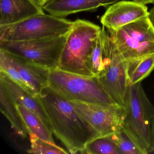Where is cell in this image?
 Masks as SVG:
<instances>
[{
    "instance_id": "6da1fadb",
    "label": "cell",
    "mask_w": 154,
    "mask_h": 154,
    "mask_svg": "<svg viewBox=\"0 0 154 154\" xmlns=\"http://www.w3.org/2000/svg\"><path fill=\"white\" fill-rule=\"evenodd\" d=\"M37 96L50 120L53 134L69 153H83L85 144L100 136L77 112L70 101L48 86Z\"/></svg>"
},
{
    "instance_id": "7a4b0ae2",
    "label": "cell",
    "mask_w": 154,
    "mask_h": 154,
    "mask_svg": "<svg viewBox=\"0 0 154 154\" xmlns=\"http://www.w3.org/2000/svg\"><path fill=\"white\" fill-rule=\"evenodd\" d=\"M101 28L90 21L77 20L66 35L57 68L86 76H94L89 66L94 45Z\"/></svg>"
},
{
    "instance_id": "3957f363",
    "label": "cell",
    "mask_w": 154,
    "mask_h": 154,
    "mask_svg": "<svg viewBox=\"0 0 154 154\" xmlns=\"http://www.w3.org/2000/svg\"><path fill=\"white\" fill-rule=\"evenodd\" d=\"M48 86L69 101L122 108L96 76H84L57 67L49 69Z\"/></svg>"
},
{
    "instance_id": "277c9868",
    "label": "cell",
    "mask_w": 154,
    "mask_h": 154,
    "mask_svg": "<svg viewBox=\"0 0 154 154\" xmlns=\"http://www.w3.org/2000/svg\"><path fill=\"white\" fill-rule=\"evenodd\" d=\"M122 129L142 154L149 153L154 106L148 98L141 82L129 85Z\"/></svg>"
},
{
    "instance_id": "5b68a950",
    "label": "cell",
    "mask_w": 154,
    "mask_h": 154,
    "mask_svg": "<svg viewBox=\"0 0 154 154\" xmlns=\"http://www.w3.org/2000/svg\"><path fill=\"white\" fill-rule=\"evenodd\" d=\"M73 23L50 14H38L15 24L0 26V41H29L65 35Z\"/></svg>"
},
{
    "instance_id": "8992f818",
    "label": "cell",
    "mask_w": 154,
    "mask_h": 154,
    "mask_svg": "<svg viewBox=\"0 0 154 154\" xmlns=\"http://www.w3.org/2000/svg\"><path fill=\"white\" fill-rule=\"evenodd\" d=\"M103 50L102 70L98 79L115 101L125 110L128 84L127 61L116 47L106 29L100 31Z\"/></svg>"
},
{
    "instance_id": "52a82bcc",
    "label": "cell",
    "mask_w": 154,
    "mask_h": 154,
    "mask_svg": "<svg viewBox=\"0 0 154 154\" xmlns=\"http://www.w3.org/2000/svg\"><path fill=\"white\" fill-rule=\"evenodd\" d=\"M106 29L126 61L154 53V28L148 17L118 29Z\"/></svg>"
},
{
    "instance_id": "ba28073f",
    "label": "cell",
    "mask_w": 154,
    "mask_h": 154,
    "mask_svg": "<svg viewBox=\"0 0 154 154\" xmlns=\"http://www.w3.org/2000/svg\"><path fill=\"white\" fill-rule=\"evenodd\" d=\"M66 35L29 41H0V49L53 69L58 66Z\"/></svg>"
},
{
    "instance_id": "9c48e42d",
    "label": "cell",
    "mask_w": 154,
    "mask_h": 154,
    "mask_svg": "<svg viewBox=\"0 0 154 154\" xmlns=\"http://www.w3.org/2000/svg\"><path fill=\"white\" fill-rule=\"evenodd\" d=\"M70 101L79 114L100 136H108L122 128L125 115L122 108Z\"/></svg>"
},
{
    "instance_id": "30bf717a",
    "label": "cell",
    "mask_w": 154,
    "mask_h": 154,
    "mask_svg": "<svg viewBox=\"0 0 154 154\" xmlns=\"http://www.w3.org/2000/svg\"><path fill=\"white\" fill-rule=\"evenodd\" d=\"M148 16L145 5L135 1H123L111 5L100 21L106 29H116Z\"/></svg>"
},
{
    "instance_id": "8fae6325",
    "label": "cell",
    "mask_w": 154,
    "mask_h": 154,
    "mask_svg": "<svg viewBox=\"0 0 154 154\" xmlns=\"http://www.w3.org/2000/svg\"><path fill=\"white\" fill-rule=\"evenodd\" d=\"M6 58L17 68L27 86L36 96L48 86L49 69L0 49Z\"/></svg>"
},
{
    "instance_id": "7c38bea8",
    "label": "cell",
    "mask_w": 154,
    "mask_h": 154,
    "mask_svg": "<svg viewBox=\"0 0 154 154\" xmlns=\"http://www.w3.org/2000/svg\"><path fill=\"white\" fill-rule=\"evenodd\" d=\"M0 84L4 87L16 104L23 105L34 112L53 133L50 120L38 96L30 94L1 71H0Z\"/></svg>"
},
{
    "instance_id": "4fadbf2b",
    "label": "cell",
    "mask_w": 154,
    "mask_h": 154,
    "mask_svg": "<svg viewBox=\"0 0 154 154\" xmlns=\"http://www.w3.org/2000/svg\"><path fill=\"white\" fill-rule=\"evenodd\" d=\"M118 0H48L42 7L44 11L55 17L65 18L71 14L92 11L107 7Z\"/></svg>"
},
{
    "instance_id": "5bb4252c",
    "label": "cell",
    "mask_w": 154,
    "mask_h": 154,
    "mask_svg": "<svg viewBox=\"0 0 154 154\" xmlns=\"http://www.w3.org/2000/svg\"><path fill=\"white\" fill-rule=\"evenodd\" d=\"M44 13L42 7L32 0H0V26L15 24Z\"/></svg>"
},
{
    "instance_id": "9a60e30c",
    "label": "cell",
    "mask_w": 154,
    "mask_h": 154,
    "mask_svg": "<svg viewBox=\"0 0 154 154\" xmlns=\"http://www.w3.org/2000/svg\"><path fill=\"white\" fill-rule=\"evenodd\" d=\"M0 109L8 120L12 128L23 138L27 137L28 132L17 109L16 103L5 88L0 84Z\"/></svg>"
},
{
    "instance_id": "2e32d148",
    "label": "cell",
    "mask_w": 154,
    "mask_h": 154,
    "mask_svg": "<svg viewBox=\"0 0 154 154\" xmlns=\"http://www.w3.org/2000/svg\"><path fill=\"white\" fill-rule=\"evenodd\" d=\"M126 61L128 85L141 82L154 69V53Z\"/></svg>"
},
{
    "instance_id": "e0dca14e",
    "label": "cell",
    "mask_w": 154,
    "mask_h": 154,
    "mask_svg": "<svg viewBox=\"0 0 154 154\" xmlns=\"http://www.w3.org/2000/svg\"><path fill=\"white\" fill-rule=\"evenodd\" d=\"M17 109L25 124L29 135H35L41 139L55 143L52 133L35 114L23 105L16 104Z\"/></svg>"
},
{
    "instance_id": "ac0fdd59",
    "label": "cell",
    "mask_w": 154,
    "mask_h": 154,
    "mask_svg": "<svg viewBox=\"0 0 154 154\" xmlns=\"http://www.w3.org/2000/svg\"><path fill=\"white\" fill-rule=\"evenodd\" d=\"M83 153L88 154H121L115 143L108 136H98L87 142Z\"/></svg>"
},
{
    "instance_id": "d6986e66",
    "label": "cell",
    "mask_w": 154,
    "mask_h": 154,
    "mask_svg": "<svg viewBox=\"0 0 154 154\" xmlns=\"http://www.w3.org/2000/svg\"><path fill=\"white\" fill-rule=\"evenodd\" d=\"M29 136L31 146L30 148L27 150V152L29 154H69L68 151L57 146L55 143L43 140L35 135L31 134Z\"/></svg>"
},
{
    "instance_id": "ffe728a7",
    "label": "cell",
    "mask_w": 154,
    "mask_h": 154,
    "mask_svg": "<svg viewBox=\"0 0 154 154\" xmlns=\"http://www.w3.org/2000/svg\"><path fill=\"white\" fill-rule=\"evenodd\" d=\"M108 136L115 143L121 154H143L122 128Z\"/></svg>"
},
{
    "instance_id": "44dd1931",
    "label": "cell",
    "mask_w": 154,
    "mask_h": 154,
    "mask_svg": "<svg viewBox=\"0 0 154 154\" xmlns=\"http://www.w3.org/2000/svg\"><path fill=\"white\" fill-rule=\"evenodd\" d=\"M103 57L102 43L100 32L94 42L89 62L90 69L94 76L98 77L102 70Z\"/></svg>"
},
{
    "instance_id": "7402d4cb",
    "label": "cell",
    "mask_w": 154,
    "mask_h": 154,
    "mask_svg": "<svg viewBox=\"0 0 154 154\" xmlns=\"http://www.w3.org/2000/svg\"><path fill=\"white\" fill-rule=\"evenodd\" d=\"M0 71L4 72L17 84L25 89L30 94L34 95L29 88L24 82L17 68L1 53H0Z\"/></svg>"
},
{
    "instance_id": "603a6c76",
    "label": "cell",
    "mask_w": 154,
    "mask_h": 154,
    "mask_svg": "<svg viewBox=\"0 0 154 154\" xmlns=\"http://www.w3.org/2000/svg\"><path fill=\"white\" fill-rule=\"evenodd\" d=\"M153 152H154V118L152 122V127H151V142H150L149 153Z\"/></svg>"
},
{
    "instance_id": "cb8c5ba5",
    "label": "cell",
    "mask_w": 154,
    "mask_h": 154,
    "mask_svg": "<svg viewBox=\"0 0 154 154\" xmlns=\"http://www.w3.org/2000/svg\"><path fill=\"white\" fill-rule=\"evenodd\" d=\"M153 3L154 4V2ZM148 17L153 27L154 28V6L150 10V11L149 12Z\"/></svg>"
},
{
    "instance_id": "d4e9b609",
    "label": "cell",
    "mask_w": 154,
    "mask_h": 154,
    "mask_svg": "<svg viewBox=\"0 0 154 154\" xmlns=\"http://www.w3.org/2000/svg\"><path fill=\"white\" fill-rule=\"evenodd\" d=\"M134 1L145 5L148 3H153L154 2V0H134Z\"/></svg>"
},
{
    "instance_id": "484cf974",
    "label": "cell",
    "mask_w": 154,
    "mask_h": 154,
    "mask_svg": "<svg viewBox=\"0 0 154 154\" xmlns=\"http://www.w3.org/2000/svg\"><path fill=\"white\" fill-rule=\"evenodd\" d=\"M32 1L38 5L42 7L48 0H32Z\"/></svg>"
}]
</instances>
